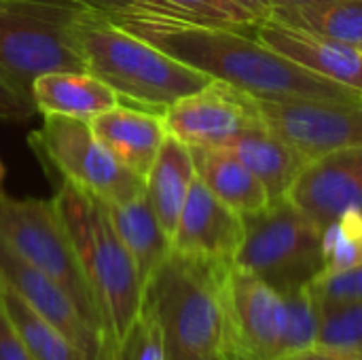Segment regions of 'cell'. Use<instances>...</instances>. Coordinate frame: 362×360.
Returning <instances> with one entry per match:
<instances>
[{
	"label": "cell",
	"mask_w": 362,
	"mask_h": 360,
	"mask_svg": "<svg viewBox=\"0 0 362 360\" xmlns=\"http://www.w3.org/2000/svg\"><path fill=\"white\" fill-rule=\"evenodd\" d=\"M229 267L231 263L170 250L144 284L142 308L161 325L170 359L233 360Z\"/></svg>",
	"instance_id": "obj_2"
},
{
	"label": "cell",
	"mask_w": 362,
	"mask_h": 360,
	"mask_svg": "<svg viewBox=\"0 0 362 360\" xmlns=\"http://www.w3.org/2000/svg\"><path fill=\"white\" fill-rule=\"evenodd\" d=\"M93 134L106 144V149L134 174L146 180L168 127L163 115H155L142 108L119 104L89 121Z\"/></svg>",
	"instance_id": "obj_16"
},
{
	"label": "cell",
	"mask_w": 362,
	"mask_h": 360,
	"mask_svg": "<svg viewBox=\"0 0 362 360\" xmlns=\"http://www.w3.org/2000/svg\"><path fill=\"white\" fill-rule=\"evenodd\" d=\"M0 303L36 360H91L55 325L30 308L6 282L0 280Z\"/></svg>",
	"instance_id": "obj_23"
},
{
	"label": "cell",
	"mask_w": 362,
	"mask_h": 360,
	"mask_svg": "<svg viewBox=\"0 0 362 360\" xmlns=\"http://www.w3.org/2000/svg\"><path fill=\"white\" fill-rule=\"evenodd\" d=\"M318 346L362 354V301L320 303Z\"/></svg>",
	"instance_id": "obj_26"
},
{
	"label": "cell",
	"mask_w": 362,
	"mask_h": 360,
	"mask_svg": "<svg viewBox=\"0 0 362 360\" xmlns=\"http://www.w3.org/2000/svg\"><path fill=\"white\" fill-rule=\"evenodd\" d=\"M163 119L174 138L187 146L206 149H225L235 136L263 123L257 100L223 81H212L180 98L165 110Z\"/></svg>",
	"instance_id": "obj_10"
},
{
	"label": "cell",
	"mask_w": 362,
	"mask_h": 360,
	"mask_svg": "<svg viewBox=\"0 0 362 360\" xmlns=\"http://www.w3.org/2000/svg\"><path fill=\"white\" fill-rule=\"evenodd\" d=\"M288 199L320 229L350 210L362 212V146L310 161Z\"/></svg>",
	"instance_id": "obj_13"
},
{
	"label": "cell",
	"mask_w": 362,
	"mask_h": 360,
	"mask_svg": "<svg viewBox=\"0 0 362 360\" xmlns=\"http://www.w3.org/2000/svg\"><path fill=\"white\" fill-rule=\"evenodd\" d=\"M134 8L159 13L189 23L227 28L248 34H255L259 23V19L235 0H138Z\"/></svg>",
	"instance_id": "obj_24"
},
{
	"label": "cell",
	"mask_w": 362,
	"mask_h": 360,
	"mask_svg": "<svg viewBox=\"0 0 362 360\" xmlns=\"http://www.w3.org/2000/svg\"><path fill=\"white\" fill-rule=\"evenodd\" d=\"M310 291L320 303L362 301V265L346 272H322L310 282Z\"/></svg>",
	"instance_id": "obj_29"
},
{
	"label": "cell",
	"mask_w": 362,
	"mask_h": 360,
	"mask_svg": "<svg viewBox=\"0 0 362 360\" xmlns=\"http://www.w3.org/2000/svg\"><path fill=\"white\" fill-rule=\"evenodd\" d=\"M0 280L6 282L30 308L55 325L91 360H106L102 335L85 320L68 293L47 274L23 261L0 240Z\"/></svg>",
	"instance_id": "obj_12"
},
{
	"label": "cell",
	"mask_w": 362,
	"mask_h": 360,
	"mask_svg": "<svg viewBox=\"0 0 362 360\" xmlns=\"http://www.w3.org/2000/svg\"><path fill=\"white\" fill-rule=\"evenodd\" d=\"M112 225L138 269L142 286L172 250V240L155 216L146 193L132 202L108 206Z\"/></svg>",
	"instance_id": "obj_21"
},
{
	"label": "cell",
	"mask_w": 362,
	"mask_h": 360,
	"mask_svg": "<svg viewBox=\"0 0 362 360\" xmlns=\"http://www.w3.org/2000/svg\"><path fill=\"white\" fill-rule=\"evenodd\" d=\"M30 144L64 180L108 206L132 202L144 193L146 180L125 168L106 149L93 134L89 121L45 115L42 125L30 134Z\"/></svg>",
	"instance_id": "obj_8"
},
{
	"label": "cell",
	"mask_w": 362,
	"mask_h": 360,
	"mask_svg": "<svg viewBox=\"0 0 362 360\" xmlns=\"http://www.w3.org/2000/svg\"><path fill=\"white\" fill-rule=\"evenodd\" d=\"M170 360H227V359H216V356H185V359H170Z\"/></svg>",
	"instance_id": "obj_36"
},
{
	"label": "cell",
	"mask_w": 362,
	"mask_h": 360,
	"mask_svg": "<svg viewBox=\"0 0 362 360\" xmlns=\"http://www.w3.org/2000/svg\"><path fill=\"white\" fill-rule=\"evenodd\" d=\"M255 36L291 62L362 95V49L295 30L274 17L257 23Z\"/></svg>",
	"instance_id": "obj_15"
},
{
	"label": "cell",
	"mask_w": 362,
	"mask_h": 360,
	"mask_svg": "<svg viewBox=\"0 0 362 360\" xmlns=\"http://www.w3.org/2000/svg\"><path fill=\"white\" fill-rule=\"evenodd\" d=\"M4 176H6V170H4V163L0 161V187H2V182H4Z\"/></svg>",
	"instance_id": "obj_37"
},
{
	"label": "cell",
	"mask_w": 362,
	"mask_h": 360,
	"mask_svg": "<svg viewBox=\"0 0 362 360\" xmlns=\"http://www.w3.org/2000/svg\"><path fill=\"white\" fill-rule=\"evenodd\" d=\"M286 303V333H284V354L310 348L316 344L320 325V306L312 295L310 286L284 295ZM282 354V356H284Z\"/></svg>",
	"instance_id": "obj_27"
},
{
	"label": "cell",
	"mask_w": 362,
	"mask_h": 360,
	"mask_svg": "<svg viewBox=\"0 0 362 360\" xmlns=\"http://www.w3.org/2000/svg\"><path fill=\"white\" fill-rule=\"evenodd\" d=\"M225 149L261 180L269 202L288 197L295 180L310 163L299 151L272 132L265 121L235 136Z\"/></svg>",
	"instance_id": "obj_17"
},
{
	"label": "cell",
	"mask_w": 362,
	"mask_h": 360,
	"mask_svg": "<svg viewBox=\"0 0 362 360\" xmlns=\"http://www.w3.org/2000/svg\"><path fill=\"white\" fill-rule=\"evenodd\" d=\"M278 360H362V354L314 344V346H310V348H303V350L284 354V356H280Z\"/></svg>",
	"instance_id": "obj_31"
},
{
	"label": "cell",
	"mask_w": 362,
	"mask_h": 360,
	"mask_svg": "<svg viewBox=\"0 0 362 360\" xmlns=\"http://www.w3.org/2000/svg\"><path fill=\"white\" fill-rule=\"evenodd\" d=\"M85 11L76 0H0V83L30 108L40 74L85 72L74 36Z\"/></svg>",
	"instance_id": "obj_5"
},
{
	"label": "cell",
	"mask_w": 362,
	"mask_h": 360,
	"mask_svg": "<svg viewBox=\"0 0 362 360\" xmlns=\"http://www.w3.org/2000/svg\"><path fill=\"white\" fill-rule=\"evenodd\" d=\"M76 2L85 4L87 8L102 11V13L125 11V8H134V6L138 4V0H76Z\"/></svg>",
	"instance_id": "obj_33"
},
{
	"label": "cell",
	"mask_w": 362,
	"mask_h": 360,
	"mask_svg": "<svg viewBox=\"0 0 362 360\" xmlns=\"http://www.w3.org/2000/svg\"><path fill=\"white\" fill-rule=\"evenodd\" d=\"M195 178L197 172L191 149L172 134H168L146 176L144 193L170 240L174 236L178 216L182 212V206Z\"/></svg>",
	"instance_id": "obj_19"
},
{
	"label": "cell",
	"mask_w": 362,
	"mask_h": 360,
	"mask_svg": "<svg viewBox=\"0 0 362 360\" xmlns=\"http://www.w3.org/2000/svg\"><path fill=\"white\" fill-rule=\"evenodd\" d=\"M36 110L23 104L17 95H13L2 83H0V119L2 121H25Z\"/></svg>",
	"instance_id": "obj_32"
},
{
	"label": "cell",
	"mask_w": 362,
	"mask_h": 360,
	"mask_svg": "<svg viewBox=\"0 0 362 360\" xmlns=\"http://www.w3.org/2000/svg\"><path fill=\"white\" fill-rule=\"evenodd\" d=\"M0 240L23 261L53 278L104 339L98 306L53 199L13 197L0 189Z\"/></svg>",
	"instance_id": "obj_7"
},
{
	"label": "cell",
	"mask_w": 362,
	"mask_h": 360,
	"mask_svg": "<svg viewBox=\"0 0 362 360\" xmlns=\"http://www.w3.org/2000/svg\"><path fill=\"white\" fill-rule=\"evenodd\" d=\"M0 360H36L0 303Z\"/></svg>",
	"instance_id": "obj_30"
},
{
	"label": "cell",
	"mask_w": 362,
	"mask_h": 360,
	"mask_svg": "<svg viewBox=\"0 0 362 360\" xmlns=\"http://www.w3.org/2000/svg\"><path fill=\"white\" fill-rule=\"evenodd\" d=\"M235 2L240 6H244L246 11H250L259 21L267 19L272 15V8H274L272 0H235Z\"/></svg>",
	"instance_id": "obj_34"
},
{
	"label": "cell",
	"mask_w": 362,
	"mask_h": 360,
	"mask_svg": "<svg viewBox=\"0 0 362 360\" xmlns=\"http://www.w3.org/2000/svg\"><path fill=\"white\" fill-rule=\"evenodd\" d=\"M112 360H170L163 329L148 310L142 308L138 320L115 350Z\"/></svg>",
	"instance_id": "obj_28"
},
{
	"label": "cell",
	"mask_w": 362,
	"mask_h": 360,
	"mask_svg": "<svg viewBox=\"0 0 362 360\" xmlns=\"http://www.w3.org/2000/svg\"><path fill=\"white\" fill-rule=\"evenodd\" d=\"M280 295L310 286L325 272L322 229L288 197L244 216V240L233 259Z\"/></svg>",
	"instance_id": "obj_6"
},
{
	"label": "cell",
	"mask_w": 362,
	"mask_h": 360,
	"mask_svg": "<svg viewBox=\"0 0 362 360\" xmlns=\"http://www.w3.org/2000/svg\"><path fill=\"white\" fill-rule=\"evenodd\" d=\"M242 240L244 216L195 178L172 236V250L233 263Z\"/></svg>",
	"instance_id": "obj_14"
},
{
	"label": "cell",
	"mask_w": 362,
	"mask_h": 360,
	"mask_svg": "<svg viewBox=\"0 0 362 360\" xmlns=\"http://www.w3.org/2000/svg\"><path fill=\"white\" fill-rule=\"evenodd\" d=\"M316 2H327V0H272L274 6H299V4H316Z\"/></svg>",
	"instance_id": "obj_35"
},
{
	"label": "cell",
	"mask_w": 362,
	"mask_h": 360,
	"mask_svg": "<svg viewBox=\"0 0 362 360\" xmlns=\"http://www.w3.org/2000/svg\"><path fill=\"white\" fill-rule=\"evenodd\" d=\"M233 360H278L284 354V295L255 274L229 267L227 280Z\"/></svg>",
	"instance_id": "obj_11"
},
{
	"label": "cell",
	"mask_w": 362,
	"mask_h": 360,
	"mask_svg": "<svg viewBox=\"0 0 362 360\" xmlns=\"http://www.w3.org/2000/svg\"><path fill=\"white\" fill-rule=\"evenodd\" d=\"M325 272H346L362 265V212L350 210L322 229Z\"/></svg>",
	"instance_id": "obj_25"
},
{
	"label": "cell",
	"mask_w": 362,
	"mask_h": 360,
	"mask_svg": "<svg viewBox=\"0 0 362 360\" xmlns=\"http://www.w3.org/2000/svg\"><path fill=\"white\" fill-rule=\"evenodd\" d=\"M269 17L295 30L362 49V0H327L299 6H274Z\"/></svg>",
	"instance_id": "obj_22"
},
{
	"label": "cell",
	"mask_w": 362,
	"mask_h": 360,
	"mask_svg": "<svg viewBox=\"0 0 362 360\" xmlns=\"http://www.w3.org/2000/svg\"><path fill=\"white\" fill-rule=\"evenodd\" d=\"M32 102L40 115H62L91 121L121 104L119 95L91 72L55 70L32 83Z\"/></svg>",
	"instance_id": "obj_18"
},
{
	"label": "cell",
	"mask_w": 362,
	"mask_h": 360,
	"mask_svg": "<svg viewBox=\"0 0 362 360\" xmlns=\"http://www.w3.org/2000/svg\"><path fill=\"white\" fill-rule=\"evenodd\" d=\"M53 204L98 306L106 360H112L142 312L144 286L138 269L112 225L108 204L68 180L53 195Z\"/></svg>",
	"instance_id": "obj_3"
},
{
	"label": "cell",
	"mask_w": 362,
	"mask_h": 360,
	"mask_svg": "<svg viewBox=\"0 0 362 360\" xmlns=\"http://www.w3.org/2000/svg\"><path fill=\"white\" fill-rule=\"evenodd\" d=\"M129 34L155 45L170 57L229 83L255 100H356L358 91L341 87L269 49L255 34L189 23L142 8L106 13Z\"/></svg>",
	"instance_id": "obj_1"
},
{
	"label": "cell",
	"mask_w": 362,
	"mask_h": 360,
	"mask_svg": "<svg viewBox=\"0 0 362 360\" xmlns=\"http://www.w3.org/2000/svg\"><path fill=\"white\" fill-rule=\"evenodd\" d=\"M74 36L85 72L112 87L125 106L165 115L174 102L214 81L129 34L102 11L87 8L74 23Z\"/></svg>",
	"instance_id": "obj_4"
},
{
	"label": "cell",
	"mask_w": 362,
	"mask_h": 360,
	"mask_svg": "<svg viewBox=\"0 0 362 360\" xmlns=\"http://www.w3.org/2000/svg\"><path fill=\"white\" fill-rule=\"evenodd\" d=\"M197 178L238 214L248 216L261 212L269 204V195L261 180L227 149L189 146Z\"/></svg>",
	"instance_id": "obj_20"
},
{
	"label": "cell",
	"mask_w": 362,
	"mask_h": 360,
	"mask_svg": "<svg viewBox=\"0 0 362 360\" xmlns=\"http://www.w3.org/2000/svg\"><path fill=\"white\" fill-rule=\"evenodd\" d=\"M265 125L308 161L362 146V98L335 100H257Z\"/></svg>",
	"instance_id": "obj_9"
}]
</instances>
